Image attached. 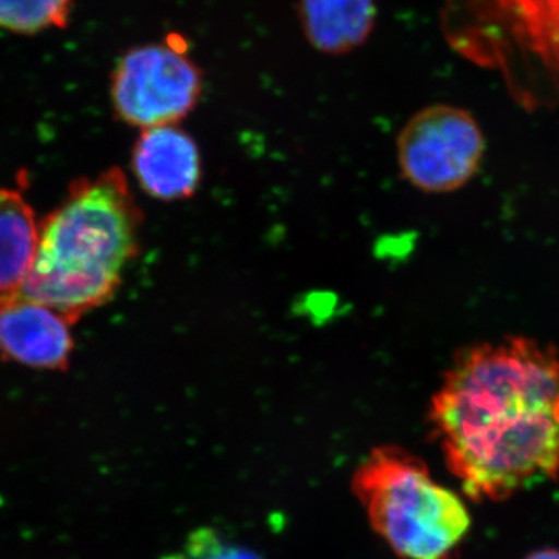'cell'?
I'll use <instances>...</instances> for the list:
<instances>
[{
	"mask_svg": "<svg viewBox=\"0 0 559 559\" xmlns=\"http://www.w3.org/2000/svg\"><path fill=\"white\" fill-rule=\"evenodd\" d=\"M142 212L119 168L80 179L39 224L38 246L17 293L70 323L108 304L138 257Z\"/></svg>",
	"mask_w": 559,
	"mask_h": 559,
	"instance_id": "obj_2",
	"label": "cell"
},
{
	"mask_svg": "<svg viewBox=\"0 0 559 559\" xmlns=\"http://www.w3.org/2000/svg\"><path fill=\"white\" fill-rule=\"evenodd\" d=\"M559 355L525 337L459 353L429 407L448 468L474 500L559 479Z\"/></svg>",
	"mask_w": 559,
	"mask_h": 559,
	"instance_id": "obj_1",
	"label": "cell"
},
{
	"mask_svg": "<svg viewBox=\"0 0 559 559\" xmlns=\"http://www.w3.org/2000/svg\"><path fill=\"white\" fill-rule=\"evenodd\" d=\"M525 559H559V550L557 549H540L533 551Z\"/></svg>",
	"mask_w": 559,
	"mask_h": 559,
	"instance_id": "obj_13",
	"label": "cell"
},
{
	"mask_svg": "<svg viewBox=\"0 0 559 559\" xmlns=\"http://www.w3.org/2000/svg\"><path fill=\"white\" fill-rule=\"evenodd\" d=\"M377 0H299L301 31L316 50L347 55L370 38Z\"/></svg>",
	"mask_w": 559,
	"mask_h": 559,
	"instance_id": "obj_9",
	"label": "cell"
},
{
	"mask_svg": "<svg viewBox=\"0 0 559 559\" xmlns=\"http://www.w3.org/2000/svg\"><path fill=\"white\" fill-rule=\"evenodd\" d=\"M353 492L374 532L403 559H454L469 532L463 500L399 447H380L353 474Z\"/></svg>",
	"mask_w": 559,
	"mask_h": 559,
	"instance_id": "obj_4",
	"label": "cell"
},
{
	"mask_svg": "<svg viewBox=\"0 0 559 559\" xmlns=\"http://www.w3.org/2000/svg\"><path fill=\"white\" fill-rule=\"evenodd\" d=\"M162 559H263L257 551L224 536L219 530L200 527L187 536L179 550Z\"/></svg>",
	"mask_w": 559,
	"mask_h": 559,
	"instance_id": "obj_12",
	"label": "cell"
},
{
	"mask_svg": "<svg viewBox=\"0 0 559 559\" xmlns=\"http://www.w3.org/2000/svg\"><path fill=\"white\" fill-rule=\"evenodd\" d=\"M132 171L153 200H189L201 186L200 146L179 124L143 130L132 151Z\"/></svg>",
	"mask_w": 559,
	"mask_h": 559,
	"instance_id": "obj_8",
	"label": "cell"
},
{
	"mask_svg": "<svg viewBox=\"0 0 559 559\" xmlns=\"http://www.w3.org/2000/svg\"><path fill=\"white\" fill-rule=\"evenodd\" d=\"M64 316L22 294L0 296V353L3 358L40 370H66L73 352Z\"/></svg>",
	"mask_w": 559,
	"mask_h": 559,
	"instance_id": "obj_7",
	"label": "cell"
},
{
	"mask_svg": "<svg viewBox=\"0 0 559 559\" xmlns=\"http://www.w3.org/2000/svg\"><path fill=\"white\" fill-rule=\"evenodd\" d=\"M39 224L24 197L0 189V296L21 288L35 259Z\"/></svg>",
	"mask_w": 559,
	"mask_h": 559,
	"instance_id": "obj_10",
	"label": "cell"
},
{
	"mask_svg": "<svg viewBox=\"0 0 559 559\" xmlns=\"http://www.w3.org/2000/svg\"><path fill=\"white\" fill-rule=\"evenodd\" d=\"M204 75L178 40L128 50L110 76L117 117L140 130L179 124L201 100Z\"/></svg>",
	"mask_w": 559,
	"mask_h": 559,
	"instance_id": "obj_5",
	"label": "cell"
},
{
	"mask_svg": "<svg viewBox=\"0 0 559 559\" xmlns=\"http://www.w3.org/2000/svg\"><path fill=\"white\" fill-rule=\"evenodd\" d=\"M485 138L468 110L432 105L418 110L396 139L401 176L425 193H451L474 178Z\"/></svg>",
	"mask_w": 559,
	"mask_h": 559,
	"instance_id": "obj_6",
	"label": "cell"
},
{
	"mask_svg": "<svg viewBox=\"0 0 559 559\" xmlns=\"http://www.w3.org/2000/svg\"><path fill=\"white\" fill-rule=\"evenodd\" d=\"M75 0H0V31L16 35L68 27Z\"/></svg>",
	"mask_w": 559,
	"mask_h": 559,
	"instance_id": "obj_11",
	"label": "cell"
},
{
	"mask_svg": "<svg viewBox=\"0 0 559 559\" xmlns=\"http://www.w3.org/2000/svg\"><path fill=\"white\" fill-rule=\"evenodd\" d=\"M440 28L525 108L559 106V0H440Z\"/></svg>",
	"mask_w": 559,
	"mask_h": 559,
	"instance_id": "obj_3",
	"label": "cell"
}]
</instances>
